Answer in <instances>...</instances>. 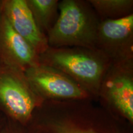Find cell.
Masks as SVG:
<instances>
[{
	"label": "cell",
	"mask_w": 133,
	"mask_h": 133,
	"mask_svg": "<svg viewBox=\"0 0 133 133\" xmlns=\"http://www.w3.org/2000/svg\"><path fill=\"white\" fill-rule=\"evenodd\" d=\"M25 74L33 91L44 101L95 99L74 79L51 66L39 63L26 70Z\"/></svg>",
	"instance_id": "6"
},
{
	"label": "cell",
	"mask_w": 133,
	"mask_h": 133,
	"mask_svg": "<svg viewBox=\"0 0 133 133\" xmlns=\"http://www.w3.org/2000/svg\"><path fill=\"white\" fill-rule=\"evenodd\" d=\"M39 63L65 74L97 99L101 82L111 61L97 49L49 47L39 56Z\"/></svg>",
	"instance_id": "2"
},
{
	"label": "cell",
	"mask_w": 133,
	"mask_h": 133,
	"mask_svg": "<svg viewBox=\"0 0 133 133\" xmlns=\"http://www.w3.org/2000/svg\"><path fill=\"white\" fill-rule=\"evenodd\" d=\"M92 101H44L25 126L27 132L130 133L125 127L128 123Z\"/></svg>",
	"instance_id": "1"
},
{
	"label": "cell",
	"mask_w": 133,
	"mask_h": 133,
	"mask_svg": "<svg viewBox=\"0 0 133 133\" xmlns=\"http://www.w3.org/2000/svg\"><path fill=\"white\" fill-rule=\"evenodd\" d=\"M6 118L2 114H0V129L1 128V127L3 126V124H4L5 121L6 120Z\"/></svg>",
	"instance_id": "13"
},
{
	"label": "cell",
	"mask_w": 133,
	"mask_h": 133,
	"mask_svg": "<svg viewBox=\"0 0 133 133\" xmlns=\"http://www.w3.org/2000/svg\"><path fill=\"white\" fill-rule=\"evenodd\" d=\"M0 10L12 29L38 56L48 49L47 36L38 28L26 0H0Z\"/></svg>",
	"instance_id": "8"
},
{
	"label": "cell",
	"mask_w": 133,
	"mask_h": 133,
	"mask_svg": "<svg viewBox=\"0 0 133 133\" xmlns=\"http://www.w3.org/2000/svg\"><path fill=\"white\" fill-rule=\"evenodd\" d=\"M59 2L58 0H26L36 25L46 36L57 21Z\"/></svg>",
	"instance_id": "10"
},
{
	"label": "cell",
	"mask_w": 133,
	"mask_h": 133,
	"mask_svg": "<svg viewBox=\"0 0 133 133\" xmlns=\"http://www.w3.org/2000/svg\"><path fill=\"white\" fill-rule=\"evenodd\" d=\"M0 61L25 72L39 64V56L12 29L0 10Z\"/></svg>",
	"instance_id": "9"
},
{
	"label": "cell",
	"mask_w": 133,
	"mask_h": 133,
	"mask_svg": "<svg viewBox=\"0 0 133 133\" xmlns=\"http://www.w3.org/2000/svg\"><path fill=\"white\" fill-rule=\"evenodd\" d=\"M96 49L105 55L112 63L133 59V14L100 22Z\"/></svg>",
	"instance_id": "7"
},
{
	"label": "cell",
	"mask_w": 133,
	"mask_h": 133,
	"mask_svg": "<svg viewBox=\"0 0 133 133\" xmlns=\"http://www.w3.org/2000/svg\"><path fill=\"white\" fill-rule=\"evenodd\" d=\"M99 18L88 0H62L59 16L47 35L49 47L96 49Z\"/></svg>",
	"instance_id": "3"
},
{
	"label": "cell",
	"mask_w": 133,
	"mask_h": 133,
	"mask_svg": "<svg viewBox=\"0 0 133 133\" xmlns=\"http://www.w3.org/2000/svg\"><path fill=\"white\" fill-rule=\"evenodd\" d=\"M44 102L33 91L25 72L0 61V114L26 126Z\"/></svg>",
	"instance_id": "4"
},
{
	"label": "cell",
	"mask_w": 133,
	"mask_h": 133,
	"mask_svg": "<svg viewBox=\"0 0 133 133\" xmlns=\"http://www.w3.org/2000/svg\"><path fill=\"white\" fill-rule=\"evenodd\" d=\"M100 21L115 20L133 14L132 0H88Z\"/></svg>",
	"instance_id": "11"
},
{
	"label": "cell",
	"mask_w": 133,
	"mask_h": 133,
	"mask_svg": "<svg viewBox=\"0 0 133 133\" xmlns=\"http://www.w3.org/2000/svg\"><path fill=\"white\" fill-rule=\"evenodd\" d=\"M97 99L102 107L133 124V59L112 62L103 78Z\"/></svg>",
	"instance_id": "5"
},
{
	"label": "cell",
	"mask_w": 133,
	"mask_h": 133,
	"mask_svg": "<svg viewBox=\"0 0 133 133\" xmlns=\"http://www.w3.org/2000/svg\"><path fill=\"white\" fill-rule=\"evenodd\" d=\"M0 133H28L25 126L6 119L4 124L0 129Z\"/></svg>",
	"instance_id": "12"
}]
</instances>
